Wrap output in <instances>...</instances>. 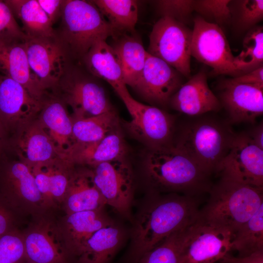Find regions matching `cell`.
Returning a JSON list of instances; mask_svg holds the SVG:
<instances>
[{"instance_id":"cell-1","label":"cell","mask_w":263,"mask_h":263,"mask_svg":"<svg viewBox=\"0 0 263 263\" xmlns=\"http://www.w3.org/2000/svg\"><path fill=\"white\" fill-rule=\"evenodd\" d=\"M196 198L175 193H151L133 221L126 263H137L172 233L195 223L200 212Z\"/></svg>"},{"instance_id":"cell-2","label":"cell","mask_w":263,"mask_h":263,"mask_svg":"<svg viewBox=\"0 0 263 263\" xmlns=\"http://www.w3.org/2000/svg\"><path fill=\"white\" fill-rule=\"evenodd\" d=\"M143 170L151 193L197 197L208 193L210 175L174 146L147 148Z\"/></svg>"},{"instance_id":"cell-3","label":"cell","mask_w":263,"mask_h":263,"mask_svg":"<svg viewBox=\"0 0 263 263\" xmlns=\"http://www.w3.org/2000/svg\"><path fill=\"white\" fill-rule=\"evenodd\" d=\"M235 134L227 119L208 113L187 116L176 125L172 145L210 176L218 175Z\"/></svg>"},{"instance_id":"cell-4","label":"cell","mask_w":263,"mask_h":263,"mask_svg":"<svg viewBox=\"0 0 263 263\" xmlns=\"http://www.w3.org/2000/svg\"><path fill=\"white\" fill-rule=\"evenodd\" d=\"M198 219L230 231L233 234L263 205V188L221 176L212 185Z\"/></svg>"},{"instance_id":"cell-5","label":"cell","mask_w":263,"mask_h":263,"mask_svg":"<svg viewBox=\"0 0 263 263\" xmlns=\"http://www.w3.org/2000/svg\"><path fill=\"white\" fill-rule=\"evenodd\" d=\"M61 18V31L56 35L71 56L83 58L95 43L115 36L91 0H63Z\"/></svg>"},{"instance_id":"cell-6","label":"cell","mask_w":263,"mask_h":263,"mask_svg":"<svg viewBox=\"0 0 263 263\" xmlns=\"http://www.w3.org/2000/svg\"><path fill=\"white\" fill-rule=\"evenodd\" d=\"M123 102L131 119L125 123L128 132L147 148L172 145L176 122L175 117L154 106L144 104L134 99L126 85L114 90Z\"/></svg>"},{"instance_id":"cell-7","label":"cell","mask_w":263,"mask_h":263,"mask_svg":"<svg viewBox=\"0 0 263 263\" xmlns=\"http://www.w3.org/2000/svg\"><path fill=\"white\" fill-rule=\"evenodd\" d=\"M192 36V29L187 25L169 17H161L150 33L147 51L185 77H189Z\"/></svg>"},{"instance_id":"cell-8","label":"cell","mask_w":263,"mask_h":263,"mask_svg":"<svg viewBox=\"0 0 263 263\" xmlns=\"http://www.w3.org/2000/svg\"><path fill=\"white\" fill-rule=\"evenodd\" d=\"M53 93L71 108L72 118L90 117L114 110L100 84L69 69Z\"/></svg>"},{"instance_id":"cell-9","label":"cell","mask_w":263,"mask_h":263,"mask_svg":"<svg viewBox=\"0 0 263 263\" xmlns=\"http://www.w3.org/2000/svg\"><path fill=\"white\" fill-rule=\"evenodd\" d=\"M0 193L15 211L38 215L46 210L31 169L18 159L0 160Z\"/></svg>"},{"instance_id":"cell-10","label":"cell","mask_w":263,"mask_h":263,"mask_svg":"<svg viewBox=\"0 0 263 263\" xmlns=\"http://www.w3.org/2000/svg\"><path fill=\"white\" fill-rule=\"evenodd\" d=\"M191 56L212 68L213 75H228L233 77L242 74L234 64V56L221 27L201 17L193 19Z\"/></svg>"},{"instance_id":"cell-11","label":"cell","mask_w":263,"mask_h":263,"mask_svg":"<svg viewBox=\"0 0 263 263\" xmlns=\"http://www.w3.org/2000/svg\"><path fill=\"white\" fill-rule=\"evenodd\" d=\"M88 167L91 170L94 182L106 204L122 216L132 220L131 207L134 177L127 158Z\"/></svg>"},{"instance_id":"cell-12","label":"cell","mask_w":263,"mask_h":263,"mask_svg":"<svg viewBox=\"0 0 263 263\" xmlns=\"http://www.w3.org/2000/svg\"><path fill=\"white\" fill-rule=\"evenodd\" d=\"M29 67L42 89L53 91L68 71L70 56L56 37L53 38H26L24 39Z\"/></svg>"},{"instance_id":"cell-13","label":"cell","mask_w":263,"mask_h":263,"mask_svg":"<svg viewBox=\"0 0 263 263\" xmlns=\"http://www.w3.org/2000/svg\"><path fill=\"white\" fill-rule=\"evenodd\" d=\"M43 214L22 233L26 263H70L59 222Z\"/></svg>"},{"instance_id":"cell-14","label":"cell","mask_w":263,"mask_h":263,"mask_svg":"<svg viewBox=\"0 0 263 263\" xmlns=\"http://www.w3.org/2000/svg\"><path fill=\"white\" fill-rule=\"evenodd\" d=\"M218 175L263 188V150L253 143L246 131L236 133Z\"/></svg>"},{"instance_id":"cell-15","label":"cell","mask_w":263,"mask_h":263,"mask_svg":"<svg viewBox=\"0 0 263 263\" xmlns=\"http://www.w3.org/2000/svg\"><path fill=\"white\" fill-rule=\"evenodd\" d=\"M43 99L37 98L20 83L0 74V120L8 139L37 118Z\"/></svg>"},{"instance_id":"cell-16","label":"cell","mask_w":263,"mask_h":263,"mask_svg":"<svg viewBox=\"0 0 263 263\" xmlns=\"http://www.w3.org/2000/svg\"><path fill=\"white\" fill-rule=\"evenodd\" d=\"M184 76L161 59L147 52L145 65L132 88L148 102L169 105L172 96L184 83Z\"/></svg>"},{"instance_id":"cell-17","label":"cell","mask_w":263,"mask_h":263,"mask_svg":"<svg viewBox=\"0 0 263 263\" xmlns=\"http://www.w3.org/2000/svg\"><path fill=\"white\" fill-rule=\"evenodd\" d=\"M233 234L198 219L185 243L179 263H216L231 250Z\"/></svg>"},{"instance_id":"cell-18","label":"cell","mask_w":263,"mask_h":263,"mask_svg":"<svg viewBox=\"0 0 263 263\" xmlns=\"http://www.w3.org/2000/svg\"><path fill=\"white\" fill-rule=\"evenodd\" d=\"M222 108L231 123L254 124L263 113V89L236 82L232 78L221 81L217 86Z\"/></svg>"},{"instance_id":"cell-19","label":"cell","mask_w":263,"mask_h":263,"mask_svg":"<svg viewBox=\"0 0 263 263\" xmlns=\"http://www.w3.org/2000/svg\"><path fill=\"white\" fill-rule=\"evenodd\" d=\"M6 150L12 152L30 169L60 156L37 118L20 128L8 138Z\"/></svg>"},{"instance_id":"cell-20","label":"cell","mask_w":263,"mask_h":263,"mask_svg":"<svg viewBox=\"0 0 263 263\" xmlns=\"http://www.w3.org/2000/svg\"><path fill=\"white\" fill-rule=\"evenodd\" d=\"M169 105L189 116L216 112L222 109L217 95L208 86L207 75L203 70L180 86L171 97Z\"/></svg>"},{"instance_id":"cell-21","label":"cell","mask_w":263,"mask_h":263,"mask_svg":"<svg viewBox=\"0 0 263 263\" xmlns=\"http://www.w3.org/2000/svg\"><path fill=\"white\" fill-rule=\"evenodd\" d=\"M75 166L58 156L31 168L46 210L62 205Z\"/></svg>"},{"instance_id":"cell-22","label":"cell","mask_w":263,"mask_h":263,"mask_svg":"<svg viewBox=\"0 0 263 263\" xmlns=\"http://www.w3.org/2000/svg\"><path fill=\"white\" fill-rule=\"evenodd\" d=\"M114 223L104 209L66 214L59 224L70 263L96 231Z\"/></svg>"},{"instance_id":"cell-23","label":"cell","mask_w":263,"mask_h":263,"mask_svg":"<svg viewBox=\"0 0 263 263\" xmlns=\"http://www.w3.org/2000/svg\"><path fill=\"white\" fill-rule=\"evenodd\" d=\"M128 149L120 128L91 143L74 144L61 156L74 165L91 167L127 158Z\"/></svg>"},{"instance_id":"cell-24","label":"cell","mask_w":263,"mask_h":263,"mask_svg":"<svg viewBox=\"0 0 263 263\" xmlns=\"http://www.w3.org/2000/svg\"><path fill=\"white\" fill-rule=\"evenodd\" d=\"M0 72L20 83L37 98L43 99L47 94L31 72L24 40L0 38Z\"/></svg>"},{"instance_id":"cell-25","label":"cell","mask_w":263,"mask_h":263,"mask_svg":"<svg viewBox=\"0 0 263 263\" xmlns=\"http://www.w3.org/2000/svg\"><path fill=\"white\" fill-rule=\"evenodd\" d=\"M106 205L94 182L90 168L75 165L62 205L66 214L102 209Z\"/></svg>"},{"instance_id":"cell-26","label":"cell","mask_w":263,"mask_h":263,"mask_svg":"<svg viewBox=\"0 0 263 263\" xmlns=\"http://www.w3.org/2000/svg\"><path fill=\"white\" fill-rule=\"evenodd\" d=\"M67 106L54 95L45 96L37 118L55 145L60 156L74 144L73 121Z\"/></svg>"},{"instance_id":"cell-27","label":"cell","mask_w":263,"mask_h":263,"mask_svg":"<svg viewBox=\"0 0 263 263\" xmlns=\"http://www.w3.org/2000/svg\"><path fill=\"white\" fill-rule=\"evenodd\" d=\"M124 229L115 223L96 231L72 261L74 263H109L122 244Z\"/></svg>"},{"instance_id":"cell-28","label":"cell","mask_w":263,"mask_h":263,"mask_svg":"<svg viewBox=\"0 0 263 263\" xmlns=\"http://www.w3.org/2000/svg\"><path fill=\"white\" fill-rule=\"evenodd\" d=\"M113 38L111 46L120 62L124 83L132 88L143 69L147 51L135 32L121 34Z\"/></svg>"},{"instance_id":"cell-29","label":"cell","mask_w":263,"mask_h":263,"mask_svg":"<svg viewBox=\"0 0 263 263\" xmlns=\"http://www.w3.org/2000/svg\"><path fill=\"white\" fill-rule=\"evenodd\" d=\"M83 59L92 75L107 81L114 90L126 85L117 56L105 40L95 43Z\"/></svg>"},{"instance_id":"cell-30","label":"cell","mask_w":263,"mask_h":263,"mask_svg":"<svg viewBox=\"0 0 263 263\" xmlns=\"http://www.w3.org/2000/svg\"><path fill=\"white\" fill-rule=\"evenodd\" d=\"M15 18L22 24L26 38H53L56 37L53 23L40 7L38 0H4Z\"/></svg>"},{"instance_id":"cell-31","label":"cell","mask_w":263,"mask_h":263,"mask_svg":"<svg viewBox=\"0 0 263 263\" xmlns=\"http://www.w3.org/2000/svg\"><path fill=\"white\" fill-rule=\"evenodd\" d=\"M72 119L74 144L97 141L120 127L119 120L114 110L94 116Z\"/></svg>"},{"instance_id":"cell-32","label":"cell","mask_w":263,"mask_h":263,"mask_svg":"<svg viewBox=\"0 0 263 263\" xmlns=\"http://www.w3.org/2000/svg\"><path fill=\"white\" fill-rule=\"evenodd\" d=\"M91 1L97 7L112 26L115 33L114 36L123 33L135 32V28L138 19L137 1L133 0Z\"/></svg>"},{"instance_id":"cell-33","label":"cell","mask_w":263,"mask_h":263,"mask_svg":"<svg viewBox=\"0 0 263 263\" xmlns=\"http://www.w3.org/2000/svg\"><path fill=\"white\" fill-rule=\"evenodd\" d=\"M231 250L240 257L263 250V205L233 234Z\"/></svg>"},{"instance_id":"cell-34","label":"cell","mask_w":263,"mask_h":263,"mask_svg":"<svg viewBox=\"0 0 263 263\" xmlns=\"http://www.w3.org/2000/svg\"><path fill=\"white\" fill-rule=\"evenodd\" d=\"M194 224L172 233L145 254L137 263H179Z\"/></svg>"},{"instance_id":"cell-35","label":"cell","mask_w":263,"mask_h":263,"mask_svg":"<svg viewBox=\"0 0 263 263\" xmlns=\"http://www.w3.org/2000/svg\"><path fill=\"white\" fill-rule=\"evenodd\" d=\"M234 64L242 75L263 66V28L256 26L246 32L243 49L234 56Z\"/></svg>"},{"instance_id":"cell-36","label":"cell","mask_w":263,"mask_h":263,"mask_svg":"<svg viewBox=\"0 0 263 263\" xmlns=\"http://www.w3.org/2000/svg\"><path fill=\"white\" fill-rule=\"evenodd\" d=\"M230 23L238 33L247 32L263 19V0H229Z\"/></svg>"},{"instance_id":"cell-37","label":"cell","mask_w":263,"mask_h":263,"mask_svg":"<svg viewBox=\"0 0 263 263\" xmlns=\"http://www.w3.org/2000/svg\"><path fill=\"white\" fill-rule=\"evenodd\" d=\"M229 0H194V12L209 23L221 26L230 23Z\"/></svg>"},{"instance_id":"cell-38","label":"cell","mask_w":263,"mask_h":263,"mask_svg":"<svg viewBox=\"0 0 263 263\" xmlns=\"http://www.w3.org/2000/svg\"><path fill=\"white\" fill-rule=\"evenodd\" d=\"M0 263H26L22 233L15 228L0 235Z\"/></svg>"},{"instance_id":"cell-39","label":"cell","mask_w":263,"mask_h":263,"mask_svg":"<svg viewBox=\"0 0 263 263\" xmlns=\"http://www.w3.org/2000/svg\"><path fill=\"white\" fill-rule=\"evenodd\" d=\"M154 3L161 17H169L186 25L190 22L194 0H159Z\"/></svg>"},{"instance_id":"cell-40","label":"cell","mask_w":263,"mask_h":263,"mask_svg":"<svg viewBox=\"0 0 263 263\" xmlns=\"http://www.w3.org/2000/svg\"><path fill=\"white\" fill-rule=\"evenodd\" d=\"M0 38L24 40L26 36L5 1L0 0Z\"/></svg>"},{"instance_id":"cell-41","label":"cell","mask_w":263,"mask_h":263,"mask_svg":"<svg viewBox=\"0 0 263 263\" xmlns=\"http://www.w3.org/2000/svg\"><path fill=\"white\" fill-rule=\"evenodd\" d=\"M15 211L0 193V235L15 229Z\"/></svg>"},{"instance_id":"cell-42","label":"cell","mask_w":263,"mask_h":263,"mask_svg":"<svg viewBox=\"0 0 263 263\" xmlns=\"http://www.w3.org/2000/svg\"><path fill=\"white\" fill-rule=\"evenodd\" d=\"M38 1L53 24L61 18L63 0H38Z\"/></svg>"},{"instance_id":"cell-43","label":"cell","mask_w":263,"mask_h":263,"mask_svg":"<svg viewBox=\"0 0 263 263\" xmlns=\"http://www.w3.org/2000/svg\"><path fill=\"white\" fill-rule=\"evenodd\" d=\"M232 78L236 82L263 89V66Z\"/></svg>"},{"instance_id":"cell-44","label":"cell","mask_w":263,"mask_h":263,"mask_svg":"<svg viewBox=\"0 0 263 263\" xmlns=\"http://www.w3.org/2000/svg\"><path fill=\"white\" fill-rule=\"evenodd\" d=\"M220 263H263V250L244 256L234 257L226 254L219 261Z\"/></svg>"},{"instance_id":"cell-45","label":"cell","mask_w":263,"mask_h":263,"mask_svg":"<svg viewBox=\"0 0 263 263\" xmlns=\"http://www.w3.org/2000/svg\"><path fill=\"white\" fill-rule=\"evenodd\" d=\"M247 134L253 143L263 150V123L261 122L249 131H246Z\"/></svg>"},{"instance_id":"cell-46","label":"cell","mask_w":263,"mask_h":263,"mask_svg":"<svg viewBox=\"0 0 263 263\" xmlns=\"http://www.w3.org/2000/svg\"><path fill=\"white\" fill-rule=\"evenodd\" d=\"M8 136L0 120V160L6 155Z\"/></svg>"}]
</instances>
